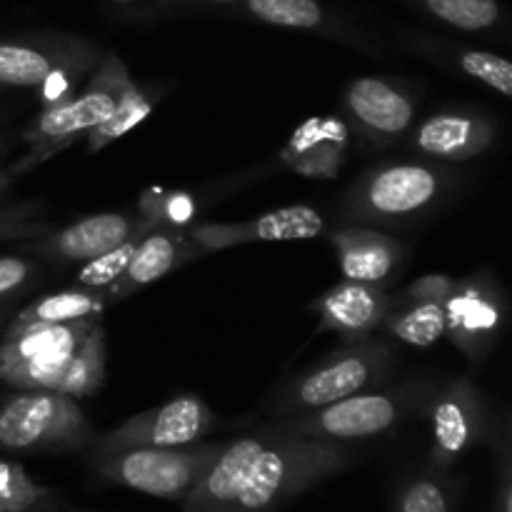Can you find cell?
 <instances>
[{
	"mask_svg": "<svg viewBox=\"0 0 512 512\" xmlns=\"http://www.w3.org/2000/svg\"><path fill=\"white\" fill-rule=\"evenodd\" d=\"M380 328L388 338L400 340V343L413 345V348H430L445 338V303L403 293L398 305L390 303Z\"/></svg>",
	"mask_w": 512,
	"mask_h": 512,
	"instance_id": "21",
	"label": "cell"
},
{
	"mask_svg": "<svg viewBox=\"0 0 512 512\" xmlns=\"http://www.w3.org/2000/svg\"><path fill=\"white\" fill-rule=\"evenodd\" d=\"M433 385L428 380H408L390 390H365L343 400L270 420V428L283 435H300L313 440H335V443H363L380 438L400 428L415 413H423Z\"/></svg>",
	"mask_w": 512,
	"mask_h": 512,
	"instance_id": "3",
	"label": "cell"
},
{
	"mask_svg": "<svg viewBox=\"0 0 512 512\" xmlns=\"http://www.w3.org/2000/svg\"><path fill=\"white\" fill-rule=\"evenodd\" d=\"M193 258H200V253L190 240L188 230L168 223L155 225L140 238L125 273L110 288H105L108 305L130 298L138 290L148 288L150 283H158L160 278H165Z\"/></svg>",
	"mask_w": 512,
	"mask_h": 512,
	"instance_id": "17",
	"label": "cell"
},
{
	"mask_svg": "<svg viewBox=\"0 0 512 512\" xmlns=\"http://www.w3.org/2000/svg\"><path fill=\"white\" fill-rule=\"evenodd\" d=\"M15 140L13 138H0V165L5 163V158H8V153L13 150Z\"/></svg>",
	"mask_w": 512,
	"mask_h": 512,
	"instance_id": "33",
	"label": "cell"
},
{
	"mask_svg": "<svg viewBox=\"0 0 512 512\" xmlns=\"http://www.w3.org/2000/svg\"><path fill=\"white\" fill-rule=\"evenodd\" d=\"M395 353L385 340L343 343L310 368L285 380L270 398V420L308 413L348 395L373 390L388 378Z\"/></svg>",
	"mask_w": 512,
	"mask_h": 512,
	"instance_id": "4",
	"label": "cell"
},
{
	"mask_svg": "<svg viewBox=\"0 0 512 512\" xmlns=\"http://www.w3.org/2000/svg\"><path fill=\"white\" fill-rule=\"evenodd\" d=\"M390 303L393 295L385 290V285L343 278L315 300L313 310L320 320V328L340 335L343 343H360L373 338L375 330H380Z\"/></svg>",
	"mask_w": 512,
	"mask_h": 512,
	"instance_id": "16",
	"label": "cell"
},
{
	"mask_svg": "<svg viewBox=\"0 0 512 512\" xmlns=\"http://www.w3.org/2000/svg\"><path fill=\"white\" fill-rule=\"evenodd\" d=\"M158 220L153 215H128V213H95L65 225V228L50 230L38 235L30 253L50 260V263H85L98 255L108 253L110 248L128 240L130 235L143 228H155Z\"/></svg>",
	"mask_w": 512,
	"mask_h": 512,
	"instance_id": "14",
	"label": "cell"
},
{
	"mask_svg": "<svg viewBox=\"0 0 512 512\" xmlns=\"http://www.w3.org/2000/svg\"><path fill=\"white\" fill-rule=\"evenodd\" d=\"M328 240L345 280L385 285L405 260V245L400 240L363 225L335 230Z\"/></svg>",
	"mask_w": 512,
	"mask_h": 512,
	"instance_id": "19",
	"label": "cell"
},
{
	"mask_svg": "<svg viewBox=\"0 0 512 512\" xmlns=\"http://www.w3.org/2000/svg\"><path fill=\"white\" fill-rule=\"evenodd\" d=\"M38 275V265L20 255H0V300L15 298Z\"/></svg>",
	"mask_w": 512,
	"mask_h": 512,
	"instance_id": "31",
	"label": "cell"
},
{
	"mask_svg": "<svg viewBox=\"0 0 512 512\" xmlns=\"http://www.w3.org/2000/svg\"><path fill=\"white\" fill-rule=\"evenodd\" d=\"M428 13L468 33L490 30L500 23L498 0H423Z\"/></svg>",
	"mask_w": 512,
	"mask_h": 512,
	"instance_id": "27",
	"label": "cell"
},
{
	"mask_svg": "<svg viewBox=\"0 0 512 512\" xmlns=\"http://www.w3.org/2000/svg\"><path fill=\"white\" fill-rule=\"evenodd\" d=\"M223 443L183 448H128L90 455L93 473L103 483L163 500H185L220 453Z\"/></svg>",
	"mask_w": 512,
	"mask_h": 512,
	"instance_id": "7",
	"label": "cell"
},
{
	"mask_svg": "<svg viewBox=\"0 0 512 512\" xmlns=\"http://www.w3.org/2000/svg\"><path fill=\"white\" fill-rule=\"evenodd\" d=\"M458 485L448 473L423 470L403 480L393 500V512H455Z\"/></svg>",
	"mask_w": 512,
	"mask_h": 512,
	"instance_id": "25",
	"label": "cell"
},
{
	"mask_svg": "<svg viewBox=\"0 0 512 512\" xmlns=\"http://www.w3.org/2000/svg\"><path fill=\"white\" fill-rule=\"evenodd\" d=\"M455 63L468 78L488 85L490 90L500 93L503 98H512V65L508 58L490 50H460L455 55Z\"/></svg>",
	"mask_w": 512,
	"mask_h": 512,
	"instance_id": "30",
	"label": "cell"
},
{
	"mask_svg": "<svg viewBox=\"0 0 512 512\" xmlns=\"http://www.w3.org/2000/svg\"><path fill=\"white\" fill-rule=\"evenodd\" d=\"M133 80L130 70L115 53H103L100 63L88 75L83 88L75 90L70 98L60 103L45 105L28 125H25L23 140L28 145L15 163L8 165L10 173L18 175L38 168L45 160L55 158L68 150L75 140L85 138L93 128H98L118 105L120 93Z\"/></svg>",
	"mask_w": 512,
	"mask_h": 512,
	"instance_id": "2",
	"label": "cell"
},
{
	"mask_svg": "<svg viewBox=\"0 0 512 512\" xmlns=\"http://www.w3.org/2000/svg\"><path fill=\"white\" fill-rule=\"evenodd\" d=\"M445 188V170L428 163H390L368 170L343 200V218L388 223L425 213Z\"/></svg>",
	"mask_w": 512,
	"mask_h": 512,
	"instance_id": "9",
	"label": "cell"
},
{
	"mask_svg": "<svg viewBox=\"0 0 512 512\" xmlns=\"http://www.w3.org/2000/svg\"><path fill=\"white\" fill-rule=\"evenodd\" d=\"M345 113L365 140L388 145L413 128L418 105L408 90L378 75L355 78L343 95Z\"/></svg>",
	"mask_w": 512,
	"mask_h": 512,
	"instance_id": "15",
	"label": "cell"
},
{
	"mask_svg": "<svg viewBox=\"0 0 512 512\" xmlns=\"http://www.w3.org/2000/svg\"><path fill=\"white\" fill-rule=\"evenodd\" d=\"M358 460V443L275 433V438L250 460L225 512H280L305 490L353 468Z\"/></svg>",
	"mask_w": 512,
	"mask_h": 512,
	"instance_id": "1",
	"label": "cell"
},
{
	"mask_svg": "<svg viewBox=\"0 0 512 512\" xmlns=\"http://www.w3.org/2000/svg\"><path fill=\"white\" fill-rule=\"evenodd\" d=\"M105 370H108V340H105L103 323H95L70 355L53 390L73 400L93 398L103 385Z\"/></svg>",
	"mask_w": 512,
	"mask_h": 512,
	"instance_id": "24",
	"label": "cell"
},
{
	"mask_svg": "<svg viewBox=\"0 0 512 512\" xmlns=\"http://www.w3.org/2000/svg\"><path fill=\"white\" fill-rule=\"evenodd\" d=\"M3 320H5V313H0V325H3Z\"/></svg>",
	"mask_w": 512,
	"mask_h": 512,
	"instance_id": "36",
	"label": "cell"
},
{
	"mask_svg": "<svg viewBox=\"0 0 512 512\" xmlns=\"http://www.w3.org/2000/svg\"><path fill=\"white\" fill-rule=\"evenodd\" d=\"M100 320L8 325L0 340V383L10 390H53L80 340Z\"/></svg>",
	"mask_w": 512,
	"mask_h": 512,
	"instance_id": "8",
	"label": "cell"
},
{
	"mask_svg": "<svg viewBox=\"0 0 512 512\" xmlns=\"http://www.w3.org/2000/svg\"><path fill=\"white\" fill-rule=\"evenodd\" d=\"M205 3H235V0H205Z\"/></svg>",
	"mask_w": 512,
	"mask_h": 512,
	"instance_id": "35",
	"label": "cell"
},
{
	"mask_svg": "<svg viewBox=\"0 0 512 512\" xmlns=\"http://www.w3.org/2000/svg\"><path fill=\"white\" fill-rule=\"evenodd\" d=\"M50 495L45 485L25 473L23 465L0 460V512H38Z\"/></svg>",
	"mask_w": 512,
	"mask_h": 512,
	"instance_id": "28",
	"label": "cell"
},
{
	"mask_svg": "<svg viewBox=\"0 0 512 512\" xmlns=\"http://www.w3.org/2000/svg\"><path fill=\"white\" fill-rule=\"evenodd\" d=\"M505 328V293L495 270L455 278L445 300V338L473 365H480L498 345Z\"/></svg>",
	"mask_w": 512,
	"mask_h": 512,
	"instance_id": "12",
	"label": "cell"
},
{
	"mask_svg": "<svg viewBox=\"0 0 512 512\" xmlns=\"http://www.w3.org/2000/svg\"><path fill=\"white\" fill-rule=\"evenodd\" d=\"M243 8L260 23L290 30H313V33H325L328 38L363 48V43L350 35L343 25L335 23L333 15H328V10L318 0H243Z\"/></svg>",
	"mask_w": 512,
	"mask_h": 512,
	"instance_id": "22",
	"label": "cell"
},
{
	"mask_svg": "<svg viewBox=\"0 0 512 512\" xmlns=\"http://www.w3.org/2000/svg\"><path fill=\"white\" fill-rule=\"evenodd\" d=\"M148 230H153V228L138 230V233L130 235L128 240H123L120 245L110 248L108 253L98 255V258H93V260H85L83 268H80L78 275H75V285H83V288H98V290L110 288V285H113L115 280L125 273V268H128L135 248H138L140 238H143Z\"/></svg>",
	"mask_w": 512,
	"mask_h": 512,
	"instance_id": "29",
	"label": "cell"
},
{
	"mask_svg": "<svg viewBox=\"0 0 512 512\" xmlns=\"http://www.w3.org/2000/svg\"><path fill=\"white\" fill-rule=\"evenodd\" d=\"M495 143V123L475 110H443L415 128L413 148L430 160H465L480 158Z\"/></svg>",
	"mask_w": 512,
	"mask_h": 512,
	"instance_id": "18",
	"label": "cell"
},
{
	"mask_svg": "<svg viewBox=\"0 0 512 512\" xmlns=\"http://www.w3.org/2000/svg\"><path fill=\"white\" fill-rule=\"evenodd\" d=\"M325 230L320 210L310 205H288L270 210L240 223H200L188 228L190 240L200 255L220 253L228 248L255 243H283V240H310Z\"/></svg>",
	"mask_w": 512,
	"mask_h": 512,
	"instance_id": "13",
	"label": "cell"
},
{
	"mask_svg": "<svg viewBox=\"0 0 512 512\" xmlns=\"http://www.w3.org/2000/svg\"><path fill=\"white\" fill-rule=\"evenodd\" d=\"M423 413L430 420V468L450 473L488 435V410L470 375L433 390Z\"/></svg>",
	"mask_w": 512,
	"mask_h": 512,
	"instance_id": "11",
	"label": "cell"
},
{
	"mask_svg": "<svg viewBox=\"0 0 512 512\" xmlns=\"http://www.w3.org/2000/svg\"><path fill=\"white\" fill-rule=\"evenodd\" d=\"M95 433L78 400L55 390H13L0 400V450L63 455L88 450Z\"/></svg>",
	"mask_w": 512,
	"mask_h": 512,
	"instance_id": "6",
	"label": "cell"
},
{
	"mask_svg": "<svg viewBox=\"0 0 512 512\" xmlns=\"http://www.w3.org/2000/svg\"><path fill=\"white\" fill-rule=\"evenodd\" d=\"M105 308H108L105 290L75 285V288L58 290V293H50L33 300V303L25 305L20 313H15L10 325L75 323V320L85 318H103Z\"/></svg>",
	"mask_w": 512,
	"mask_h": 512,
	"instance_id": "23",
	"label": "cell"
},
{
	"mask_svg": "<svg viewBox=\"0 0 512 512\" xmlns=\"http://www.w3.org/2000/svg\"><path fill=\"white\" fill-rule=\"evenodd\" d=\"M350 135L340 118H310L290 135L278 160L293 173L305 178H335L345 163Z\"/></svg>",
	"mask_w": 512,
	"mask_h": 512,
	"instance_id": "20",
	"label": "cell"
},
{
	"mask_svg": "<svg viewBox=\"0 0 512 512\" xmlns=\"http://www.w3.org/2000/svg\"><path fill=\"white\" fill-rule=\"evenodd\" d=\"M118 3H135V0H118ZM155 3H170V0H155Z\"/></svg>",
	"mask_w": 512,
	"mask_h": 512,
	"instance_id": "34",
	"label": "cell"
},
{
	"mask_svg": "<svg viewBox=\"0 0 512 512\" xmlns=\"http://www.w3.org/2000/svg\"><path fill=\"white\" fill-rule=\"evenodd\" d=\"M103 53L93 40L70 33L0 38V88L38 90L40 105L70 98Z\"/></svg>",
	"mask_w": 512,
	"mask_h": 512,
	"instance_id": "5",
	"label": "cell"
},
{
	"mask_svg": "<svg viewBox=\"0 0 512 512\" xmlns=\"http://www.w3.org/2000/svg\"><path fill=\"white\" fill-rule=\"evenodd\" d=\"M13 180H15V175L10 173V170L5 168V165H0V198H3V195L8 193L10 185H13Z\"/></svg>",
	"mask_w": 512,
	"mask_h": 512,
	"instance_id": "32",
	"label": "cell"
},
{
	"mask_svg": "<svg viewBox=\"0 0 512 512\" xmlns=\"http://www.w3.org/2000/svg\"><path fill=\"white\" fill-rule=\"evenodd\" d=\"M218 415L198 395H178L163 405L133 415L105 435H95L85 453H115L128 448H183L213 433Z\"/></svg>",
	"mask_w": 512,
	"mask_h": 512,
	"instance_id": "10",
	"label": "cell"
},
{
	"mask_svg": "<svg viewBox=\"0 0 512 512\" xmlns=\"http://www.w3.org/2000/svg\"><path fill=\"white\" fill-rule=\"evenodd\" d=\"M150 110H153L150 95L145 93L135 80H130V83L125 85L123 93H120V100L118 105H115L113 113H110L98 128H93L85 135V153L95 155L103 148H108L110 143H115V140L123 138L125 133L138 128V125L148 118Z\"/></svg>",
	"mask_w": 512,
	"mask_h": 512,
	"instance_id": "26",
	"label": "cell"
}]
</instances>
